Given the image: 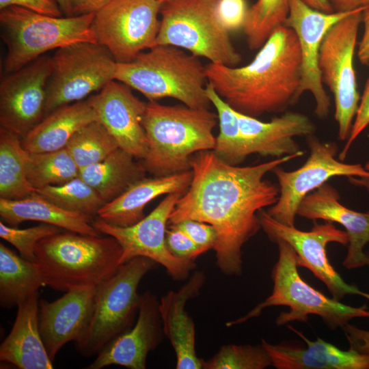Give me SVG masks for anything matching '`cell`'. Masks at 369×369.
Masks as SVG:
<instances>
[{"label":"cell","instance_id":"obj_37","mask_svg":"<svg viewBox=\"0 0 369 369\" xmlns=\"http://www.w3.org/2000/svg\"><path fill=\"white\" fill-rule=\"evenodd\" d=\"M272 366L260 344H225L211 358L202 361V369H264Z\"/></svg>","mask_w":369,"mask_h":369},{"label":"cell","instance_id":"obj_12","mask_svg":"<svg viewBox=\"0 0 369 369\" xmlns=\"http://www.w3.org/2000/svg\"><path fill=\"white\" fill-rule=\"evenodd\" d=\"M162 4L158 0H111L92 21L97 42L116 62L132 61L156 45Z\"/></svg>","mask_w":369,"mask_h":369},{"label":"cell","instance_id":"obj_53","mask_svg":"<svg viewBox=\"0 0 369 369\" xmlns=\"http://www.w3.org/2000/svg\"><path fill=\"white\" fill-rule=\"evenodd\" d=\"M158 1L161 2V3H164V2L167 1L169 0H158Z\"/></svg>","mask_w":369,"mask_h":369},{"label":"cell","instance_id":"obj_47","mask_svg":"<svg viewBox=\"0 0 369 369\" xmlns=\"http://www.w3.org/2000/svg\"><path fill=\"white\" fill-rule=\"evenodd\" d=\"M333 12H348L369 7V0H328Z\"/></svg>","mask_w":369,"mask_h":369},{"label":"cell","instance_id":"obj_49","mask_svg":"<svg viewBox=\"0 0 369 369\" xmlns=\"http://www.w3.org/2000/svg\"><path fill=\"white\" fill-rule=\"evenodd\" d=\"M348 180L351 184L364 188L369 194V178L349 176Z\"/></svg>","mask_w":369,"mask_h":369},{"label":"cell","instance_id":"obj_8","mask_svg":"<svg viewBox=\"0 0 369 369\" xmlns=\"http://www.w3.org/2000/svg\"><path fill=\"white\" fill-rule=\"evenodd\" d=\"M158 264L146 257H135L120 265L109 279L96 288L92 313L76 349L85 357L98 355L117 337L133 326L138 314V286L142 278Z\"/></svg>","mask_w":369,"mask_h":369},{"label":"cell","instance_id":"obj_33","mask_svg":"<svg viewBox=\"0 0 369 369\" xmlns=\"http://www.w3.org/2000/svg\"><path fill=\"white\" fill-rule=\"evenodd\" d=\"M27 176L37 190L64 184L79 176V169L66 148L48 152L29 153Z\"/></svg>","mask_w":369,"mask_h":369},{"label":"cell","instance_id":"obj_22","mask_svg":"<svg viewBox=\"0 0 369 369\" xmlns=\"http://www.w3.org/2000/svg\"><path fill=\"white\" fill-rule=\"evenodd\" d=\"M240 131L247 156L258 154L275 158L300 152L295 137L310 136L315 125L305 115L286 111L282 115L262 122L237 111Z\"/></svg>","mask_w":369,"mask_h":369},{"label":"cell","instance_id":"obj_21","mask_svg":"<svg viewBox=\"0 0 369 369\" xmlns=\"http://www.w3.org/2000/svg\"><path fill=\"white\" fill-rule=\"evenodd\" d=\"M297 215L342 225L348 238L343 266L353 269L368 264L364 247L369 243V211L361 213L348 208L340 203L338 191L326 182L304 197L298 208Z\"/></svg>","mask_w":369,"mask_h":369},{"label":"cell","instance_id":"obj_45","mask_svg":"<svg viewBox=\"0 0 369 369\" xmlns=\"http://www.w3.org/2000/svg\"><path fill=\"white\" fill-rule=\"evenodd\" d=\"M111 0H70L74 16L95 14Z\"/></svg>","mask_w":369,"mask_h":369},{"label":"cell","instance_id":"obj_26","mask_svg":"<svg viewBox=\"0 0 369 369\" xmlns=\"http://www.w3.org/2000/svg\"><path fill=\"white\" fill-rule=\"evenodd\" d=\"M192 176L191 169L163 176L145 177L105 204L98 210V217L115 226L134 225L145 217L146 206L154 198L164 194L184 193L191 184Z\"/></svg>","mask_w":369,"mask_h":369},{"label":"cell","instance_id":"obj_31","mask_svg":"<svg viewBox=\"0 0 369 369\" xmlns=\"http://www.w3.org/2000/svg\"><path fill=\"white\" fill-rule=\"evenodd\" d=\"M20 136L0 128V198L18 200L36 192L27 176V152Z\"/></svg>","mask_w":369,"mask_h":369},{"label":"cell","instance_id":"obj_18","mask_svg":"<svg viewBox=\"0 0 369 369\" xmlns=\"http://www.w3.org/2000/svg\"><path fill=\"white\" fill-rule=\"evenodd\" d=\"M97 120L114 137L119 147L135 158L144 159L148 148L142 124L146 105L131 87L113 80L89 98Z\"/></svg>","mask_w":369,"mask_h":369},{"label":"cell","instance_id":"obj_50","mask_svg":"<svg viewBox=\"0 0 369 369\" xmlns=\"http://www.w3.org/2000/svg\"><path fill=\"white\" fill-rule=\"evenodd\" d=\"M62 11L66 16H73L70 0H56Z\"/></svg>","mask_w":369,"mask_h":369},{"label":"cell","instance_id":"obj_40","mask_svg":"<svg viewBox=\"0 0 369 369\" xmlns=\"http://www.w3.org/2000/svg\"><path fill=\"white\" fill-rule=\"evenodd\" d=\"M248 8L245 0H217L216 3L218 19L230 32L243 29Z\"/></svg>","mask_w":369,"mask_h":369},{"label":"cell","instance_id":"obj_13","mask_svg":"<svg viewBox=\"0 0 369 369\" xmlns=\"http://www.w3.org/2000/svg\"><path fill=\"white\" fill-rule=\"evenodd\" d=\"M310 156L305 163L293 171L277 167L273 169L279 183V196L266 213L284 224L295 226L297 210L301 201L335 176L369 178V172L361 164L345 163L337 160L338 148L334 143L308 137Z\"/></svg>","mask_w":369,"mask_h":369},{"label":"cell","instance_id":"obj_39","mask_svg":"<svg viewBox=\"0 0 369 369\" xmlns=\"http://www.w3.org/2000/svg\"><path fill=\"white\" fill-rule=\"evenodd\" d=\"M166 243L171 254L180 259L195 262L204 253L187 234L172 224L166 230Z\"/></svg>","mask_w":369,"mask_h":369},{"label":"cell","instance_id":"obj_16","mask_svg":"<svg viewBox=\"0 0 369 369\" xmlns=\"http://www.w3.org/2000/svg\"><path fill=\"white\" fill-rule=\"evenodd\" d=\"M52 68V57L44 55L1 79V127L21 137L44 118Z\"/></svg>","mask_w":369,"mask_h":369},{"label":"cell","instance_id":"obj_51","mask_svg":"<svg viewBox=\"0 0 369 369\" xmlns=\"http://www.w3.org/2000/svg\"><path fill=\"white\" fill-rule=\"evenodd\" d=\"M365 169L369 172V161L366 164Z\"/></svg>","mask_w":369,"mask_h":369},{"label":"cell","instance_id":"obj_52","mask_svg":"<svg viewBox=\"0 0 369 369\" xmlns=\"http://www.w3.org/2000/svg\"><path fill=\"white\" fill-rule=\"evenodd\" d=\"M367 257H368V265H369V251L368 253H366Z\"/></svg>","mask_w":369,"mask_h":369},{"label":"cell","instance_id":"obj_20","mask_svg":"<svg viewBox=\"0 0 369 369\" xmlns=\"http://www.w3.org/2000/svg\"><path fill=\"white\" fill-rule=\"evenodd\" d=\"M96 287L79 288L54 301L39 299V329L50 359L66 343L78 341L93 310Z\"/></svg>","mask_w":369,"mask_h":369},{"label":"cell","instance_id":"obj_15","mask_svg":"<svg viewBox=\"0 0 369 369\" xmlns=\"http://www.w3.org/2000/svg\"><path fill=\"white\" fill-rule=\"evenodd\" d=\"M181 195L168 194L147 216L131 226H112L98 217L92 225L100 234L111 236L118 242L122 248V264L135 257H146L162 265L173 279H185L195 269V262L176 258L166 243L169 219Z\"/></svg>","mask_w":369,"mask_h":369},{"label":"cell","instance_id":"obj_19","mask_svg":"<svg viewBox=\"0 0 369 369\" xmlns=\"http://www.w3.org/2000/svg\"><path fill=\"white\" fill-rule=\"evenodd\" d=\"M159 305V301L150 292L141 294L135 325L102 350L87 368L118 365L130 369H145L148 353L161 343L165 336Z\"/></svg>","mask_w":369,"mask_h":369},{"label":"cell","instance_id":"obj_46","mask_svg":"<svg viewBox=\"0 0 369 369\" xmlns=\"http://www.w3.org/2000/svg\"><path fill=\"white\" fill-rule=\"evenodd\" d=\"M361 23L364 25V33L358 44L357 57L361 64L368 66L369 65V7L363 11Z\"/></svg>","mask_w":369,"mask_h":369},{"label":"cell","instance_id":"obj_9","mask_svg":"<svg viewBox=\"0 0 369 369\" xmlns=\"http://www.w3.org/2000/svg\"><path fill=\"white\" fill-rule=\"evenodd\" d=\"M217 0H169L163 3L156 44L172 45L230 67L242 60L216 13Z\"/></svg>","mask_w":369,"mask_h":369},{"label":"cell","instance_id":"obj_23","mask_svg":"<svg viewBox=\"0 0 369 369\" xmlns=\"http://www.w3.org/2000/svg\"><path fill=\"white\" fill-rule=\"evenodd\" d=\"M288 327L304 342L305 346L289 342L261 344L277 369H369V355L348 348L342 350L320 338L309 340L291 325Z\"/></svg>","mask_w":369,"mask_h":369},{"label":"cell","instance_id":"obj_24","mask_svg":"<svg viewBox=\"0 0 369 369\" xmlns=\"http://www.w3.org/2000/svg\"><path fill=\"white\" fill-rule=\"evenodd\" d=\"M206 281L202 271H195L178 290H169L159 301V309L165 336L174 350L176 369H202L203 359L195 351V328L185 308L197 297Z\"/></svg>","mask_w":369,"mask_h":369},{"label":"cell","instance_id":"obj_30","mask_svg":"<svg viewBox=\"0 0 369 369\" xmlns=\"http://www.w3.org/2000/svg\"><path fill=\"white\" fill-rule=\"evenodd\" d=\"M44 283L36 262L0 243V305L10 308L37 292Z\"/></svg>","mask_w":369,"mask_h":369},{"label":"cell","instance_id":"obj_44","mask_svg":"<svg viewBox=\"0 0 369 369\" xmlns=\"http://www.w3.org/2000/svg\"><path fill=\"white\" fill-rule=\"evenodd\" d=\"M342 329L349 344V348L369 355V331L349 323Z\"/></svg>","mask_w":369,"mask_h":369},{"label":"cell","instance_id":"obj_29","mask_svg":"<svg viewBox=\"0 0 369 369\" xmlns=\"http://www.w3.org/2000/svg\"><path fill=\"white\" fill-rule=\"evenodd\" d=\"M146 172L142 163L118 148L102 161L79 169V176L107 204L145 178Z\"/></svg>","mask_w":369,"mask_h":369},{"label":"cell","instance_id":"obj_32","mask_svg":"<svg viewBox=\"0 0 369 369\" xmlns=\"http://www.w3.org/2000/svg\"><path fill=\"white\" fill-rule=\"evenodd\" d=\"M206 94L217 112L219 133L214 153L224 162L238 165L247 156L244 148L237 111L228 105L208 83Z\"/></svg>","mask_w":369,"mask_h":369},{"label":"cell","instance_id":"obj_34","mask_svg":"<svg viewBox=\"0 0 369 369\" xmlns=\"http://www.w3.org/2000/svg\"><path fill=\"white\" fill-rule=\"evenodd\" d=\"M118 148L116 140L98 120L81 127L66 146L79 169L102 161Z\"/></svg>","mask_w":369,"mask_h":369},{"label":"cell","instance_id":"obj_27","mask_svg":"<svg viewBox=\"0 0 369 369\" xmlns=\"http://www.w3.org/2000/svg\"><path fill=\"white\" fill-rule=\"evenodd\" d=\"M97 120L89 98L62 106L44 116L21 137L29 153L53 152L66 148L72 136L83 125Z\"/></svg>","mask_w":369,"mask_h":369},{"label":"cell","instance_id":"obj_11","mask_svg":"<svg viewBox=\"0 0 369 369\" xmlns=\"http://www.w3.org/2000/svg\"><path fill=\"white\" fill-rule=\"evenodd\" d=\"M365 9L353 12L333 25L325 34L319 51L321 81L333 95L335 120L342 141L347 140L350 135L360 100L353 60Z\"/></svg>","mask_w":369,"mask_h":369},{"label":"cell","instance_id":"obj_17","mask_svg":"<svg viewBox=\"0 0 369 369\" xmlns=\"http://www.w3.org/2000/svg\"><path fill=\"white\" fill-rule=\"evenodd\" d=\"M355 11L326 13L310 8L302 0H289L288 15L284 25L293 29L299 42L301 79L298 98L305 92L312 93L316 104L314 112L320 119L327 116L331 106L318 68L320 45L329 29Z\"/></svg>","mask_w":369,"mask_h":369},{"label":"cell","instance_id":"obj_6","mask_svg":"<svg viewBox=\"0 0 369 369\" xmlns=\"http://www.w3.org/2000/svg\"><path fill=\"white\" fill-rule=\"evenodd\" d=\"M278 260L271 271L273 283L271 294L245 315L227 322L228 327L244 323L259 316L263 310L273 306H286L288 312L276 318L277 326L293 321L307 323L309 315L319 316L326 326L334 330L342 328L355 318L369 317L366 305L353 307L329 298L305 282L298 271L297 254L287 242L276 239Z\"/></svg>","mask_w":369,"mask_h":369},{"label":"cell","instance_id":"obj_2","mask_svg":"<svg viewBox=\"0 0 369 369\" xmlns=\"http://www.w3.org/2000/svg\"><path fill=\"white\" fill-rule=\"evenodd\" d=\"M208 83L232 109L257 118L279 113L298 100L301 56L295 32L278 27L254 59L241 67L209 63Z\"/></svg>","mask_w":369,"mask_h":369},{"label":"cell","instance_id":"obj_43","mask_svg":"<svg viewBox=\"0 0 369 369\" xmlns=\"http://www.w3.org/2000/svg\"><path fill=\"white\" fill-rule=\"evenodd\" d=\"M12 5L54 17H60L62 14L56 0H0L1 10Z\"/></svg>","mask_w":369,"mask_h":369},{"label":"cell","instance_id":"obj_38","mask_svg":"<svg viewBox=\"0 0 369 369\" xmlns=\"http://www.w3.org/2000/svg\"><path fill=\"white\" fill-rule=\"evenodd\" d=\"M53 225L42 223L36 226L18 229L0 221V236L19 251L20 255L30 261H35L37 243L42 238L62 232Z\"/></svg>","mask_w":369,"mask_h":369},{"label":"cell","instance_id":"obj_25","mask_svg":"<svg viewBox=\"0 0 369 369\" xmlns=\"http://www.w3.org/2000/svg\"><path fill=\"white\" fill-rule=\"evenodd\" d=\"M39 295L35 292L17 305L12 328L0 345V360L20 369H52L39 329Z\"/></svg>","mask_w":369,"mask_h":369},{"label":"cell","instance_id":"obj_42","mask_svg":"<svg viewBox=\"0 0 369 369\" xmlns=\"http://www.w3.org/2000/svg\"><path fill=\"white\" fill-rule=\"evenodd\" d=\"M369 125V77L365 83L363 94L360 97L359 106L353 120L350 135L342 150L339 154V159L343 161L351 148V145Z\"/></svg>","mask_w":369,"mask_h":369},{"label":"cell","instance_id":"obj_36","mask_svg":"<svg viewBox=\"0 0 369 369\" xmlns=\"http://www.w3.org/2000/svg\"><path fill=\"white\" fill-rule=\"evenodd\" d=\"M38 195L66 210L94 218L105 202L79 176L64 184L36 190Z\"/></svg>","mask_w":369,"mask_h":369},{"label":"cell","instance_id":"obj_4","mask_svg":"<svg viewBox=\"0 0 369 369\" xmlns=\"http://www.w3.org/2000/svg\"><path fill=\"white\" fill-rule=\"evenodd\" d=\"M35 256L44 285L64 292L96 287L122 265V248L113 237L68 230L40 240Z\"/></svg>","mask_w":369,"mask_h":369},{"label":"cell","instance_id":"obj_35","mask_svg":"<svg viewBox=\"0 0 369 369\" xmlns=\"http://www.w3.org/2000/svg\"><path fill=\"white\" fill-rule=\"evenodd\" d=\"M289 12V0H257L248 8L243 27L248 47L259 49L279 26Z\"/></svg>","mask_w":369,"mask_h":369},{"label":"cell","instance_id":"obj_3","mask_svg":"<svg viewBox=\"0 0 369 369\" xmlns=\"http://www.w3.org/2000/svg\"><path fill=\"white\" fill-rule=\"evenodd\" d=\"M217 119L208 109L149 101L142 121L148 148L142 160L146 172L163 176L191 170L194 154L214 150Z\"/></svg>","mask_w":369,"mask_h":369},{"label":"cell","instance_id":"obj_7","mask_svg":"<svg viewBox=\"0 0 369 369\" xmlns=\"http://www.w3.org/2000/svg\"><path fill=\"white\" fill-rule=\"evenodd\" d=\"M94 15L54 17L16 5L1 10V37L7 47L5 71L18 70L55 49L98 43L92 29Z\"/></svg>","mask_w":369,"mask_h":369},{"label":"cell","instance_id":"obj_5","mask_svg":"<svg viewBox=\"0 0 369 369\" xmlns=\"http://www.w3.org/2000/svg\"><path fill=\"white\" fill-rule=\"evenodd\" d=\"M115 80L149 101L172 98L193 108L211 105L205 66L199 57L172 45L156 44L131 62H117Z\"/></svg>","mask_w":369,"mask_h":369},{"label":"cell","instance_id":"obj_10","mask_svg":"<svg viewBox=\"0 0 369 369\" xmlns=\"http://www.w3.org/2000/svg\"><path fill=\"white\" fill-rule=\"evenodd\" d=\"M52 64L44 116L62 106L84 100L115 80L117 62L98 43L77 42L59 48L52 57Z\"/></svg>","mask_w":369,"mask_h":369},{"label":"cell","instance_id":"obj_14","mask_svg":"<svg viewBox=\"0 0 369 369\" xmlns=\"http://www.w3.org/2000/svg\"><path fill=\"white\" fill-rule=\"evenodd\" d=\"M261 228L274 242L282 239L294 249L298 266L310 270L327 288L333 297L340 300L348 295L361 296L369 301V293L360 290L356 286L345 282L331 264L326 247L329 243L346 246L348 238L345 231L338 229L332 222L314 223L310 231H302L277 221L265 210L258 213Z\"/></svg>","mask_w":369,"mask_h":369},{"label":"cell","instance_id":"obj_48","mask_svg":"<svg viewBox=\"0 0 369 369\" xmlns=\"http://www.w3.org/2000/svg\"><path fill=\"white\" fill-rule=\"evenodd\" d=\"M310 8L326 13L333 12L328 0H302Z\"/></svg>","mask_w":369,"mask_h":369},{"label":"cell","instance_id":"obj_1","mask_svg":"<svg viewBox=\"0 0 369 369\" xmlns=\"http://www.w3.org/2000/svg\"><path fill=\"white\" fill-rule=\"evenodd\" d=\"M303 154L301 150L251 166L228 164L213 150L194 154L191 184L168 224L191 219L211 225L217 232L213 249L219 269L227 275H241L242 248L261 228L258 213L275 204L279 196V188L265 175Z\"/></svg>","mask_w":369,"mask_h":369},{"label":"cell","instance_id":"obj_41","mask_svg":"<svg viewBox=\"0 0 369 369\" xmlns=\"http://www.w3.org/2000/svg\"><path fill=\"white\" fill-rule=\"evenodd\" d=\"M183 231L204 252L213 249L217 241V232L210 224L187 219L172 224Z\"/></svg>","mask_w":369,"mask_h":369},{"label":"cell","instance_id":"obj_28","mask_svg":"<svg viewBox=\"0 0 369 369\" xmlns=\"http://www.w3.org/2000/svg\"><path fill=\"white\" fill-rule=\"evenodd\" d=\"M1 221L15 227L26 221H36L59 228L92 236H100L93 226V217L63 209L37 193L22 199L0 198Z\"/></svg>","mask_w":369,"mask_h":369}]
</instances>
